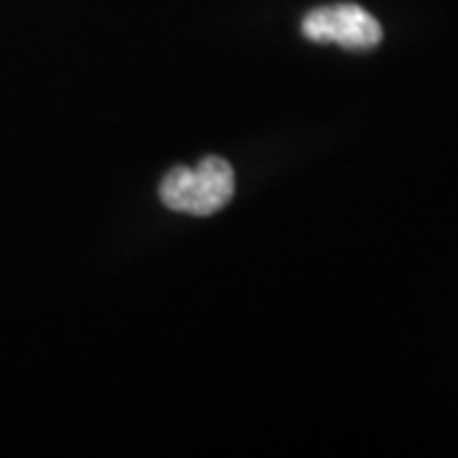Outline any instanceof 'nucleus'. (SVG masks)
Masks as SVG:
<instances>
[{
    "instance_id": "obj_1",
    "label": "nucleus",
    "mask_w": 458,
    "mask_h": 458,
    "mask_svg": "<svg viewBox=\"0 0 458 458\" xmlns=\"http://www.w3.org/2000/svg\"><path fill=\"white\" fill-rule=\"evenodd\" d=\"M161 201L171 212L209 216L234 197V171L225 158H201L194 168L176 165L161 181Z\"/></svg>"
},
{
    "instance_id": "obj_2",
    "label": "nucleus",
    "mask_w": 458,
    "mask_h": 458,
    "mask_svg": "<svg viewBox=\"0 0 458 458\" xmlns=\"http://www.w3.org/2000/svg\"><path fill=\"white\" fill-rule=\"evenodd\" d=\"M303 36L316 44H339L344 49L369 51L382 41V26L354 3L316 8L303 18Z\"/></svg>"
}]
</instances>
